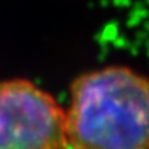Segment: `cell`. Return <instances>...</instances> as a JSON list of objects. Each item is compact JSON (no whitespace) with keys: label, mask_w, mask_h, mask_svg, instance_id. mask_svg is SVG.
Instances as JSON below:
<instances>
[{"label":"cell","mask_w":149,"mask_h":149,"mask_svg":"<svg viewBox=\"0 0 149 149\" xmlns=\"http://www.w3.org/2000/svg\"><path fill=\"white\" fill-rule=\"evenodd\" d=\"M65 116L71 149H149V78L125 66L86 72Z\"/></svg>","instance_id":"1"},{"label":"cell","mask_w":149,"mask_h":149,"mask_svg":"<svg viewBox=\"0 0 149 149\" xmlns=\"http://www.w3.org/2000/svg\"><path fill=\"white\" fill-rule=\"evenodd\" d=\"M0 149H68L65 109L30 81H0Z\"/></svg>","instance_id":"2"}]
</instances>
